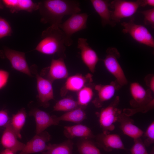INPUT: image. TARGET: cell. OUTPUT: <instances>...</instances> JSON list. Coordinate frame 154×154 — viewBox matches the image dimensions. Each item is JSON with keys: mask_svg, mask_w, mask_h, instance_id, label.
<instances>
[{"mask_svg": "<svg viewBox=\"0 0 154 154\" xmlns=\"http://www.w3.org/2000/svg\"><path fill=\"white\" fill-rule=\"evenodd\" d=\"M38 3L41 22L50 26H58L65 16L81 11L79 2L76 0H45Z\"/></svg>", "mask_w": 154, "mask_h": 154, "instance_id": "obj_1", "label": "cell"}, {"mask_svg": "<svg viewBox=\"0 0 154 154\" xmlns=\"http://www.w3.org/2000/svg\"><path fill=\"white\" fill-rule=\"evenodd\" d=\"M66 46L67 41L63 32L58 26L51 25L42 32L41 39L35 50L46 55L56 54L64 58Z\"/></svg>", "mask_w": 154, "mask_h": 154, "instance_id": "obj_2", "label": "cell"}, {"mask_svg": "<svg viewBox=\"0 0 154 154\" xmlns=\"http://www.w3.org/2000/svg\"><path fill=\"white\" fill-rule=\"evenodd\" d=\"M88 17V15L85 13L74 14L58 26L65 35L67 46H70L72 44L71 37L73 35L87 28Z\"/></svg>", "mask_w": 154, "mask_h": 154, "instance_id": "obj_3", "label": "cell"}, {"mask_svg": "<svg viewBox=\"0 0 154 154\" xmlns=\"http://www.w3.org/2000/svg\"><path fill=\"white\" fill-rule=\"evenodd\" d=\"M120 56L119 53L116 48H109L107 50L106 54L103 61L108 71L115 78L119 85L123 86L127 84V80L118 61L117 59Z\"/></svg>", "mask_w": 154, "mask_h": 154, "instance_id": "obj_4", "label": "cell"}, {"mask_svg": "<svg viewBox=\"0 0 154 154\" xmlns=\"http://www.w3.org/2000/svg\"><path fill=\"white\" fill-rule=\"evenodd\" d=\"M110 7L113 9L111 11V20L115 23H117L123 18L133 15L140 7V0H114L109 3Z\"/></svg>", "mask_w": 154, "mask_h": 154, "instance_id": "obj_5", "label": "cell"}, {"mask_svg": "<svg viewBox=\"0 0 154 154\" xmlns=\"http://www.w3.org/2000/svg\"><path fill=\"white\" fill-rule=\"evenodd\" d=\"M122 32L129 34L137 42L154 48V39L149 31L144 26L134 23L132 20L122 23Z\"/></svg>", "mask_w": 154, "mask_h": 154, "instance_id": "obj_6", "label": "cell"}, {"mask_svg": "<svg viewBox=\"0 0 154 154\" xmlns=\"http://www.w3.org/2000/svg\"><path fill=\"white\" fill-rule=\"evenodd\" d=\"M86 38H79L77 41V48L80 50L81 59L90 71L94 72L96 65L99 60L95 52L89 45Z\"/></svg>", "mask_w": 154, "mask_h": 154, "instance_id": "obj_7", "label": "cell"}, {"mask_svg": "<svg viewBox=\"0 0 154 154\" xmlns=\"http://www.w3.org/2000/svg\"><path fill=\"white\" fill-rule=\"evenodd\" d=\"M50 135L46 131L36 135L27 142L19 154H30L46 151L48 147L47 143L50 139Z\"/></svg>", "mask_w": 154, "mask_h": 154, "instance_id": "obj_8", "label": "cell"}, {"mask_svg": "<svg viewBox=\"0 0 154 154\" xmlns=\"http://www.w3.org/2000/svg\"><path fill=\"white\" fill-rule=\"evenodd\" d=\"M33 70L37 80L38 99L43 106L47 107L49 102L54 98L52 83L40 75L35 69Z\"/></svg>", "mask_w": 154, "mask_h": 154, "instance_id": "obj_9", "label": "cell"}, {"mask_svg": "<svg viewBox=\"0 0 154 154\" xmlns=\"http://www.w3.org/2000/svg\"><path fill=\"white\" fill-rule=\"evenodd\" d=\"M29 115L35 118L36 124V134L44 131L48 127L52 125H57L60 122L58 117L51 116L48 113L37 108L31 110Z\"/></svg>", "mask_w": 154, "mask_h": 154, "instance_id": "obj_10", "label": "cell"}, {"mask_svg": "<svg viewBox=\"0 0 154 154\" xmlns=\"http://www.w3.org/2000/svg\"><path fill=\"white\" fill-rule=\"evenodd\" d=\"M4 53L13 68L30 77H33L26 60L24 52L7 48L4 49Z\"/></svg>", "mask_w": 154, "mask_h": 154, "instance_id": "obj_11", "label": "cell"}, {"mask_svg": "<svg viewBox=\"0 0 154 154\" xmlns=\"http://www.w3.org/2000/svg\"><path fill=\"white\" fill-rule=\"evenodd\" d=\"M119 114L114 104L110 105L101 110L99 115V122L103 133H107L108 131L114 129V124L118 119Z\"/></svg>", "mask_w": 154, "mask_h": 154, "instance_id": "obj_12", "label": "cell"}, {"mask_svg": "<svg viewBox=\"0 0 154 154\" xmlns=\"http://www.w3.org/2000/svg\"><path fill=\"white\" fill-rule=\"evenodd\" d=\"M1 139V143L5 149L12 151L15 153L21 151L25 144L19 141L17 135L9 123L5 127Z\"/></svg>", "mask_w": 154, "mask_h": 154, "instance_id": "obj_13", "label": "cell"}, {"mask_svg": "<svg viewBox=\"0 0 154 154\" xmlns=\"http://www.w3.org/2000/svg\"><path fill=\"white\" fill-rule=\"evenodd\" d=\"M133 100L131 104L137 108L145 105L152 99L147 92L140 84L137 82L131 83L129 87Z\"/></svg>", "mask_w": 154, "mask_h": 154, "instance_id": "obj_14", "label": "cell"}, {"mask_svg": "<svg viewBox=\"0 0 154 154\" xmlns=\"http://www.w3.org/2000/svg\"><path fill=\"white\" fill-rule=\"evenodd\" d=\"M68 74L64 58H53L48 68L46 79L52 83L56 80L66 78Z\"/></svg>", "mask_w": 154, "mask_h": 154, "instance_id": "obj_15", "label": "cell"}, {"mask_svg": "<svg viewBox=\"0 0 154 154\" xmlns=\"http://www.w3.org/2000/svg\"><path fill=\"white\" fill-rule=\"evenodd\" d=\"M91 76L88 74L84 76L81 74H76L68 77L64 86L61 90V95L64 96L68 91H79L88 81H90Z\"/></svg>", "mask_w": 154, "mask_h": 154, "instance_id": "obj_16", "label": "cell"}, {"mask_svg": "<svg viewBox=\"0 0 154 154\" xmlns=\"http://www.w3.org/2000/svg\"><path fill=\"white\" fill-rule=\"evenodd\" d=\"M2 1L12 13L21 11L31 12L38 9V3L31 0H3Z\"/></svg>", "mask_w": 154, "mask_h": 154, "instance_id": "obj_17", "label": "cell"}, {"mask_svg": "<svg viewBox=\"0 0 154 154\" xmlns=\"http://www.w3.org/2000/svg\"><path fill=\"white\" fill-rule=\"evenodd\" d=\"M90 1L94 9L100 17L102 26H105L108 25L112 27L114 26L116 23L111 20L108 1L104 0H91Z\"/></svg>", "mask_w": 154, "mask_h": 154, "instance_id": "obj_18", "label": "cell"}, {"mask_svg": "<svg viewBox=\"0 0 154 154\" xmlns=\"http://www.w3.org/2000/svg\"><path fill=\"white\" fill-rule=\"evenodd\" d=\"M96 141L98 144L106 149H125L120 137L116 134L103 133L97 137Z\"/></svg>", "mask_w": 154, "mask_h": 154, "instance_id": "obj_19", "label": "cell"}, {"mask_svg": "<svg viewBox=\"0 0 154 154\" xmlns=\"http://www.w3.org/2000/svg\"><path fill=\"white\" fill-rule=\"evenodd\" d=\"M63 133L65 136L69 139L77 137L90 139L94 137L89 127L79 124L65 126Z\"/></svg>", "mask_w": 154, "mask_h": 154, "instance_id": "obj_20", "label": "cell"}, {"mask_svg": "<svg viewBox=\"0 0 154 154\" xmlns=\"http://www.w3.org/2000/svg\"><path fill=\"white\" fill-rule=\"evenodd\" d=\"M95 88L98 92V98L94 100V103L98 107H100L102 103L112 99L114 96L116 90L114 83L98 85L95 86Z\"/></svg>", "mask_w": 154, "mask_h": 154, "instance_id": "obj_21", "label": "cell"}, {"mask_svg": "<svg viewBox=\"0 0 154 154\" xmlns=\"http://www.w3.org/2000/svg\"><path fill=\"white\" fill-rule=\"evenodd\" d=\"M121 128L125 135L133 138L134 140L140 138L143 134L142 130L135 125L132 121L126 117L119 116Z\"/></svg>", "mask_w": 154, "mask_h": 154, "instance_id": "obj_22", "label": "cell"}, {"mask_svg": "<svg viewBox=\"0 0 154 154\" xmlns=\"http://www.w3.org/2000/svg\"><path fill=\"white\" fill-rule=\"evenodd\" d=\"M74 143L70 139H68L58 144H48L47 150L42 154H72Z\"/></svg>", "mask_w": 154, "mask_h": 154, "instance_id": "obj_23", "label": "cell"}, {"mask_svg": "<svg viewBox=\"0 0 154 154\" xmlns=\"http://www.w3.org/2000/svg\"><path fill=\"white\" fill-rule=\"evenodd\" d=\"M26 117V111L23 108L16 114H13L10 120L9 123L19 138H21L20 132L25 123Z\"/></svg>", "mask_w": 154, "mask_h": 154, "instance_id": "obj_24", "label": "cell"}, {"mask_svg": "<svg viewBox=\"0 0 154 154\" xmlns=\"http://www.w3.org/2000/svg\"><path fill=\"white\" fill-rule=\"evenodd\" d=\"M84 108L79 107L67 112L58 117V119L60 121H68L79 124L86 118V114Z\"/></svg>", "mask_w": 154, "mask_h": 154, "instance_id": "obj_25", "label": "cell"}, {"mask_svg": "<svg viewBox=\"0 0 154 154\" xmlns=\"http://www.w3.org/2000/svg\"><path fill=\"white\" fill-rule=\"evenodd\" d=\"M77 146L80 154H102L89 139L80 138Z\"/></svg>", "mask_w": 154, "mask_h": 154, "instance_id": "obj_26", "label": "cell"}, {"mask_svg": "<svg viewBox=\"0 0 154 154\" xmlns=\"http://www.w3.org/2000/svg\"><path fill=\"white\" fill-rule=\"evenodd\" d=\"M79 107L77 101L72 98H66L58 101L54 106L53 110L67 112Z\"/></svg>", "mask_w": 154, "mask_h": 154, "instance_id": "obj_27", "label": "cell"}, {"mask_svg": "<svg viewBox=\"0 0 154 154\" xmlns=\"http://www.w3.org/2000/svg\"><path fill=\"white\" fill-rule=\"evenodd\" d=\"M94 95V92L90 87L85 86L78 92L77 101L78 105L84 108L92 100Z\"/></svg>", "mask_w": 154, "mask_h": 154, "instance_id": "obj_28", "label": "cell"}, {"mask_svg": "<svg viewBox=\"0 0 154 154\" xmlns=\"http://www.w3.org/2000/svg\"><path fill=\"white\" fill-rule=\"evenodd\" d=\"M12 33L11 28L9 23L0 17V39L10 36Z\"/></svg>", "mask_w": 154, "mask_h": 154, "instance_id": "obj_29", "label": "cell"}, {"mask_svg": "<svg viewBox=\"0 0 154 154\" xmlns=\"http://www.w3.org/2000/svg\"><path fill=\"white\" fill-rule=\"evenodd\" d=\"M134 141V144L131 149V154H148L145 145L140 138Z\"/></svg>", "mask_w": 154, "mask_h": 154, "instance_id": "obj_30", "label": "cell"}, {"mask_svg": "<svg viewBox=\"0 0 154 154\" xmlns=\"http://www.w3.org/2000/svg\"><path fill=\"white\" fill-rule=\"evenodd\" d=\"M144 16V23L145 25L154 27V8L140 12Z\"/></svg>", "mask_w": 154, "mask_h": 154, "instance_id": "obj_31", "label": "cell"}, {"mask_svg": "<svg viewBox=\"0 0 154 154\" xmlns=\"http://www.w3.org/2000/svg\"><path fill=\"white\" fill-rule=\"evenodd\" d=\"M146 139L144 145L148 146L154 141V122L153 121L148 126L145 133Z\"/></svg>", "mask_w": 154, "mask_h": 154, "instance_id": "obj_32", "label": "cell"}, {"mask_svg": "<svg viewBox=\"0 0 154 154\" xmlns=\"http://www.w3.org/2000/svg\"><path fill=\"white\" fill-rule=\"evenodd\" d=\"M9 74L7 71L0 69V89L6 85L9 78Z\"/></svg>", "mask_w": 154, "mask_h": 154, "instance_id": "obj_33", "label": "cell"}, {"mask_svg": "<svg viewBox=\"0 0 154 154\" xmlns=\"http://www.w3.org/2000/svg\"><path fill=\"white\" fill-rule=\"evenodd\" d=\"M7 112L5 110L0 111V127H5L10 122Z\"/></svg>", "mask_w": 154, "mask_h": 154, "instance_id": "obj_34", "label": "cell"}, {"mask_svg": "<svg viewBox=\"0 0 154 154\" xmlns=\"http://www.w3.org/2000/svg\"><path fill=\"white\" fill-rule=\"evenodd\" d=\"M147 5L154 7V0H140V7H145Z\"/></svg>", "mask_w": 154, "mask_h": 154, "instance_id": "obj_35", "label": "cell"}, {"mask_svg": "<svg viewBox=\"0 0 154 154\" xmlns=\"http://www.w3.org/2000/svg\"><path fill=\"white\" fill-rule=\"evenodd\" d=\"M149 87L151 90L153 92L154 91V77L152 76L150 78L149 84Z\"/></svg>", "mask_w": 154, "mask_h": 154, "instance_id": "obj_36", "label": "cell"}, {"mask_svg": "<svg viewBox=\"0 0 154 154\" xmlns=\"http://www.w3.org/2000/svg\"><path fill=\"white\" fill-rule=\"evenodd\" d=\"M15 153L11 150L5 149L0 152V154H15Z\"/></svg>", "mask_w": 154, "mask_h": 154, "instance_id": "obj_37", "label": "cell"}, {"mask_svg": "<svg viewBox=\"0 0 154 154\" xmlns=\"http://www.w3.org/2000/svg\"><path fill=\"white\" fill-rule=\"evenodd\" d=\"M4 5H3L2 1L0 0V9H2L3 8Z\"/></svg>", "mask_w": 154, "mask_h": 154, "instance_id": "obj_38", "label": "cell"}]
</instances>
